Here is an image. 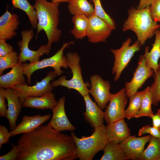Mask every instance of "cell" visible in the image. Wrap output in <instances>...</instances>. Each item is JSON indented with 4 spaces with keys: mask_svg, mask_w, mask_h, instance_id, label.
Listing matches in <instances>:
<instances>
[{
    "mask_svg": "<svg viewBox=\"0 0 160 160\" xmlns=\"http://www.w3.org/2000/svg\"><path fill=\"white\" fill-rule=\"evenodd\" d=\"M17 160H73L76 148L71 136L41 125L19 138Z\"/></svg>",
    "mask_w": 160,
    "mask_h": 160,
    "instance_id": "cell-1",
    "label": "cell"
},
{
    "mask_svg": "<svg viewBox=\"0 0 160 160\" xmlns=\"http://www.w3.org/2000/svg\"><path fill=\"white\" fill-rule=\"evenodd\" d=\"M59 4L46 0H36L34 6L38 20L36 37L39 33L44 31L48 39L46 46L50 50L52 44L59 41L62 34L61 31L58 28Z\"/></svg>",
    "mask_w": 160,
    "mask_h": 160,
    "instance_id": "cell-2",
    "label": "cell"
},
{
    "mask_svg": "<svg viewBox=\"0 0 160 160\" xmlns=\"http://www.w3.org/2000/svg\"><path fill=\"white\" fill-rule=\"evenodd\" d=\"M128 16L124 22L122 31H133L136 34L140 46L143 45L147 39L153 37L160 25L152 18L150 6L140 10L131 7L128 9Z\"/></svg>",
    "mask_w": 160,
    "mask_h": 160,
    "instance_id": "cell-3",
    "label": "cell"
},
{
    "mask_svg": "<svg viewBox=\"0 0 160 160\" xmlns=\"http://www.w3.org/2000/svg\"><path fill=\"white\" fill-rule=\"evenodd\" d=\"M92 135L88 137H77L74 132L71 135L75 142L77 158L80 160H92L100 151L103 150L109 142L106 126L96 128Z\"/></svg>",
    "mask_w": 160,
    "mask_h": 160,
    "instance_id": "cell-4",
    "label": "cell"
},
{
    "mask_svg": "<svg viewBox=\"0 0 160 160\" xmlns=\"http://www.w3.org/2000/svg\"><path fill=\"white\" fill-rule=\"evenodd\" d=\"M68 65L71 71L72 77L69 80L66 76L62 75L58 79L53 81L52 84L54 87L62 86L68 89H73L77 91L82 96L89 94L88 84L84 83L83 79L80 57L76 52H68L66 54Z\"/></svg>",
    "mask_w": 160,
    "mask_h": 160,
    "instance_id": "cell-5",
    "label": "cell"
},
{
    "mask_svg": "<svg viewBox=\"0 0 160 160\" xmlns=\"http://www.w3.org/2000/svg\"><path fill=\"white\" fill-rule=\"evenodd\" d=\"M73 44V41L65 43L60 49L50 57L28 63H23L24 73L27 77L28 83L29 84H31V77L35 71L46 67L53 68L58 76L62 74L63 72L61 70V68H68L66 57L63 54L64 51L68 46Z\"/></svg>",
    "mask_w": 160,
    "mask_h": 160,
    "instance_id": "cell-6",
    "label": "cell"
},
{
    "mask_svg": "<svg viewBox=\"0 0 160 160\" xmlns=\"http://www.w3.org/2000/svg\"><path fill=\"white\" fill-rule=\"evenodd\" d=\"M131 41V38H128L123 42L119 49L110 50L114 57L112 68V74H115L114 81L119 79L122 71L127 66L134 54L140 50V45L138 41L130 45Z\"/></svg>",
    "mask_w": 160,
    "mask_h": 160,
    "instance_id": "cell-7",
    "label": "cell"
},
{
    "mask_svg": "<svg viewBox=\"0 0 160 160\" xmlns=\"http://www.w3.org/2000/svg\"><path fill=\"white\" fill-rule=\"evenodd\" d=\"M58 76L54 71L49 72L42 80L32 86L26 84L12 87L18 96L22 104L25 99L29 96H39L52 92L54 89L51 81Z\"/></svg>",
    "mask_w": 160,
    "mask_h": 160,
    "instance_id": "cell-8",
    "label": "cell"
},
{
    "mask_svg": "<svg viewBox=\"0 0 160 160\" xmlns=\"http://www.w3.org/2000/svg\"><path fill=\"white\" fill-rule=\"evenodd\" d=\"M21 33L22 40L17 43L20 50L18 55L19 63H23L26 61H28L30 63L39 61L42 55L49 54L50 50L45 45H42L36 51L31 50L29 48V43L34 35L32 28L22 31Z\"/></svg>",
    "mask_w": 160,
    "mask_h": 160,
    "instance_id": "cell-9",
    "label": "cell"
},
{
    "mask_svg": "<svg viewBox=\"0 0 160 160\" xmlns=\"http://www.w3.org/2000/svg\"><path fill=\"white\" fill-rule=\"evenodd\" d=\"M127 98L124 88L116 94L111 93L109 103L106 106L104 112V119L107 124L125 118Z\"/></svg>",
    "mask_w": 160,
    "mask_h": 160,
    "instance_id": "cell-10",
    "label": "cell"
},
{
    "mask_svg": "<svg viewBox=\"0 0 160 160\" xmlns=\"http://www.w3.org/2000/svg\"><path fill=\"white\" fill-rule=\"evenodd\" d=\"M154 73L153 70L146 64L144 55H140L133 78L130 82L125 84L124 89L127 97L137 92L145 81L153 76Z\"/></svg>",
    "mask_w": 160,
    "mask_h": 160,
    "instance_id": "cell-11",
    "label": "cell"
},
{
    "mask_svg": "<svg viewBox=\"0 0 160 160\" xmlns=\"http://www.w3.org/2000/svg\"><path fill=\"white\" fill-rule=\"evenodd\" d=\"M90 80L91 87L89 92L93 97L98 105L103 109L110 100L111 94L110 92V83L97 74L91 76Z\"/></svg>",
    "mask_w": 160,
    "mask_h": 160,
    "instance_id": "cell-12",
    "label": "cell"
},
{
    "mask_svg": "<svg viewBox=\"0 0 160 160\" xmlns=\"http://www.w3.org/2000/svg\"><path fill=\"white\" fill-rule=\"evenodd\" d=\"M89 20L86 36L89 41L93 43L105 42L112 30L94 13L89 17Z\"/></svg>",
    "mask_w": 160,
    "mask_h": 160,
    "instance_id": "cell-13",
    "label": "cell"
},
{
    "mask_svg": "<svg viewBox=\"0 0 160 160\" xmlns=\"http://www.w3.org/2000/svg\"><path fill=\"white\" fill-rule=\"evenodd\" d=\"M65 97L63 96L60 98L57 105L52 110L53 115L51 119L47 124L57 132L66 130L73 131L76 127L68 120L66 115L65 104Z\"/></svg>",
    "mask_w": 160,
    "mask_h": 160,
    "instance_id": "cell-14",
    "label": "cell"
},
{
    "mask_svg": "<svg viewBox=\"0 0 160 160\" xmlns=\"http://www.w3.org/2000/svg\"><path fill=\"white\" fill-rule=\"evenodd\" d=\"M151 137L150 135L140 137L130 135L120 143L128 159L139 160L145 145L149 142Z\"/></svg>",
    "mask_w": 160,
    "mask_h": 160,
    "instance_id": "cell-15",
    "label": "cell"
},
{
    "mask_svg": "<svg viewBox=\"0 0 160 160\" xmlns=\"http://www.w3.org/2000/svg\"><path fill=\"white\" fill-rule=\"evenodd\" d=\"M5 95L7 102L6 117L8 119L11 130L16 127V122L23 107L20 98L12 88L6 89Z\"/></svg>",
    "mask_w": 160,
    "mask_h": 160,
    "instance_id": "cell-16",
    "label": "cell"
},
{
    "mask_svg": "<svg viewBox=\"0 0 160 160\" xmlns=\"http://www.w3.org/2000/svg\"><path fill=\"white\" fill-rule=\"evenodd\" d=\"M83 97L86 106V111L83 114L86 121L94 129L103 125L104 112L91 99L89 94Z\"/></svg>",
    "mask_w": 160,
    "mask_h": 160,
    "instance_id": "cell-17",
    "label": "cell"
},
{
    "mask_svg": "<svg viewBox=\"0 0 160 160\" xmlns=\"http://www.w3.org/2000/svg\"><path fill=\"white\" fill-rule=\"evenodd\" d=\"M19 16L7 10L0 17V39L9 40L16 36L20 24Z\"/></svg>",
    "mask_w": 160,
    "mask_h": 160,
    "instance_id": "cell-18",
    "label": "cell"
},
{
    "mask_svg": "<svg viewBox=\"0 0 160 160\" xmlns=\"http://www.w3.org/2000/svg\"><path fill=\"white\" fill-rule=\"evenodd\" d=\"M50 114L44 116L37 115L33 116H24L21 122L10 132L12 136L30 132L50 119Z\"/></svg>",
    "mask_w": 160,
    "mask_h": 160,
    "instance_id": "cell-19",
    "label": "cell"
},
{
    "mask_svg": "<svg viewBox=\"0 0 160 160\" xmlns=\"http://www.w3.org/2000/svg\"><path fill=\"white\" fill-rule=\"evenodd\" d=\"M109 142L120 143L130 135V130L124 118L114 121L106 126Z\"/></svg>",
    "mask_w": 160,
    "mask_h": 160,
    "instance_id": "cell-20",
    "label": "cell"
},
{
    "mask_svg": "<svg viewBox=\"0 0 160 160\" xmlns=\"http://www.w3.org/2000/svg\"><path fill=\"white\" fill-rule=\"evenodd\" d=\"M23 63H19L6 74L0 76V87L6 89L26 84Z\"/></svg>",
    "mask_w": 160,
    "mask_h": 160,
    "instance_id": "cell-21",
    "label": "cell"
},
{
    "mask_svg": "<svg viewBox=\"0 0 160 160\" xmlns=\"http://www.w3.org/2000/svg\"><path fill=\"white\" fill-rule=\"evenodd\" d=\"M54 94L50 92L39 96H29L22 103L23 107L41 110H52L57 104Z\"/></svg>",
    "mask_w": 160,
    "mask_h": 160,
    "instance_id": "cell-22",
    "label": "cell"
},
{
    "mask_svg": "<svg viewBox=\"0 0 160 160\" xmlns=\"http://www.w3.org/2000/svg\"><path fill=\"white\" fill-rule=\"evenodd\" d=\"M156 38L152 47L149 52V47L146 46L144 55L146 65L151 68L155 72L160 66L158 61L160 58V30L157 29L155 32Z\"/></svg>",
    "mask_w": 160,
    "mask_h": 160,
    "instance_id": "cell-23",
    "label": "cell"
},
{
    "mask_svg": "<svg viewBox=\"0 0 160 160\" xmlns=\"http://www.w3.org/2000/svg\"><path fill=\"white\" fill-rule=\"evenodd\" d=\"M68 3L69 11L73 16L84 15L89 17L94 13L93 4L87 0H69Z\"/></svg>",
    "mask_w": 160,
    "mask_h": 160,
    "instance_id": "cell-24",
    "label": "cell"
},
{
    "mask_svg": "<svg viewBox=\"0 0 160 160\" xmlns=\"http://www.w3.org/2000/svg\"><path fill=\"white\" fill-rule=\"evenodd\" d=\"M103 151L104 153L100 160L128 159L120 143L109 142Z\"/></svg>",
    "mask_w": 160,
    "mask_h": 160,
    "instance_id": "cell-25",
    "label": "cell"
},
{
    "mask_svg": "<svg viewBox=\"0 0 160 160\" xmlns=\"http://www.w3.org/2000/svg\"><path fill=\"white\" fill-rule=\"evenodd\" d=\"M74 25L71 33L77 39H81L87 36L89 17L84 15H74L72 18Z\"/></svg>",
    "mask_w": 160,
    "mask_h": 160,
    "instance_id": "cell-26",
    "label": "cell"
},
{
    "mask_svg": "<svg viewBox=\"0 0 160 160\" xmlns=\"http://www.w3.org/2000/svg\"><path fill=\"white\" fill-rule=\"evenodd\" d=\"M160 157V138L151 136L147 148L141 154V160H158Z\"/></svg>",
    "mask_w": 160,
    "mask_h": 160,
    "instance_id": "cell-27",
    "label": "cell"
},
{
    "mask_svg": "<svg viewBox=\"0 0 160 160\" xmlns=\"http://www.w3.org/2000/svg\"><path fill=\"white\" fill-rule=\"evenodd\" d=\"M11 0L13 7L23 11L28 16L33 28H36L38 20L34 6L31 5L27 0Z\"/></svg>",
    "mask_w": 160,
    "mask_h": 160,
    "instance_id": "cell-28",
    "label": "cell"
},
{
    "mask_svg": "<svg viewBox=\"0 0 160 160\" xmlns=\"http://www.w3.org/2000/svg\"><path fill=\"white\" fill-rule=\"evenodd\" d=\"M144 92V90L137 92L129 97V105L125 111L124 118L129 120L134 117L140 109Z\"/></svg>",
    "mask_w": 160,
    "mask_h": 160,
    "instance_id": "cell-29",
    "label": "cell"
},
{
    "mask_svg": "<svg viewBox=\"0 0 160 160\" xmlns=\"http://www.w3.org/2000/svg\"><path fill=\"white\" fill-rule=\"evenodd\" d=\"M144 90L140 109L134 117L137 118L143 116L150 118L153 114L151 108L152 101L150 87H148Z\"/></svg>",
    "mask_w": 160,
    "mask_h": 160,
    "instance_id": "cell-30",
    "label": "cell"
},
{
    "mask_svg": "<svg viewBox=\"0 0 160 160\" xmlns=\"http://www.w3.org/2000/svg\"><path fill=\"white\" fill-rule=\"evenodd\" d=\"M91 0L94 4V13L103 20L112 30L115 29L116 25L114 20L103 9L100 0Z\"/></svg>",
    "mask_w": 160,
    "mask_h": 160,
    "instance_id": "cell-31",
    "label": "cell"
},
{
    "mask_svg": "<svg viewBox=\"0 0 160 160\" xmlns=\"http://www.w3.org/2000/svg\"><path fill=\"white\" fill-rule=\"evenodd\" d=\"M19 57L17 53L13 51L7 54L0 57V74L5 70L12 68L18 64Z\"/></svg>",
    "mask_w": 160,
    "mask_h": 160,
    "instance_id": "cell-32",
    "label": "cell"
},
{
    "mask_svg": "<svg viewBox=\"0 0 160 160\" xmlns=\"http://www.w3.org/2000/svg\"><path fill=\"white\" fill-rule=\"evenodd\" d=\"M154 82L150 88L152 105L156 106L160 102V66L153 75Z\"/></svg>",
    "mask_w": 160,
    "mask_h": 160,
    "instance_id": "cell-33",
    "label": "cell"
},
{
    "mask_svg": "<svg viewBox=\"0 0 160 160\" xmlns=\"http://www.w3.org/2000/svg\"><path fill=\"white\" fill-rule=\"evenodd\" d=\"M146 134H149L151 136L160 138V130L150 125H146L141 128L138 131V136H140Z\"/></svg>",
    "mask_w": 160,
    "mask_h": 160,
    "instance_id": "cell-34",
    "label": "cell"
},
{
    "mask_svg": "<svg viewBox=\"0 0 160 160\" xmlns=\"http://www.w3.org/2000/svg\"><path fill=\"white\" fill-rule=\"evenodd\" d=\"M150 12L154 21L160 22V0H155L151 5Z\"/></svg>",
    "mask_w": 160,
    "mask_h": 160,
    "instance_id": "cell-35",
    "label": "cell"
},
{
    "mask_svg": "<svg viewBox=\"0 0 160 160\" xmlns=\"http://www.w3.org/2000/svg\"><path fill=\"white\" fill-rule=\"evenodd\" d=\"M12 148L6 154L0 156V160H17L19 153V149L17 145L12 144Z\"/></svg>",
    "mask_w": 160,
    "mask_h": 160,
    "instance_id": "cell-36",
    "label": "cell"
},
{
    "mask_svg": "<svg viewBox=\"0 0 160 160\" xmlns=\"http://www.w3.org/2000/svg\"><path fill=\"white\" fill-rule=\"evenodd\" d=\"M6 90V89H5L1 88H0V116L1 117L6 116L7 111L5 103Z\"/></svg>",
    "mask_w": 160,
    "mask_h": 160,
    "instance_id": "cell-37",
    "label": "cell"
},
{
    "mask_svg": "<svg viewBox=\"0 0 160 160\" xmlns=\"http://www.w3.org/2000/svg\"><path fill=\"white\" fill-rule=\"evenodd\" d=\"M11 137L10 132L4 126L0 125V148L4 144L9 143V138Z\"/></svg>",
    "mask_w": 160,
    "mask_h": 160,
    "instance_id": "cell-38",
    "label": "cell"
},
{
    "mask_svg": "<svg viewBox=\"0 0 160 160\" xmlns=\"http://www.w3.org/2000/svg\"><path fill=\"white\" fill-rule=\"evenodd\" d=\"M13 51V47L7 43L6 40L0 39V57L4 56Z\"/></svg>",
    "mask_w": 160,
    "mask_h": 160,
    "instance_id": "cell-39",
    "label": "cell"
},
{
    "mask_svg": "<svg viewBox=\"0 0 160 160\" xmlns=\"http://www.w3.org/2000/svg\"><path fill=\"white\" fill-rule=\"evenodd\" d=\"M152 121V126L160 130V109H158L155 114L151 116Z\"/></svg>",
    "mask_w": 160,
    "mask_h": 160,
    "instance_id": "cell-40",
    "label": "cell"
},
{
    "mask_svg": "<svg viewBox=\"0 0 160 160\" xmlns=\"http://www.w3.org/2000/svg\"><path fill=\"white\" fill-rule=\"evenodd\" d=\"M155 0H140V2L137 9L140 10L150 6Z\"/></svg>",
    "mask_w": 160,
    "mask_h": 160,
    "instance_id": "cell-41",
    "label": "cell"
},
{
    "mask_svg": "<svg viewBox=\"0 0 160 160\" xmlns=\"http://www.w3.org/2000/svg\"><path fill=\"white\" fill-rule=\"evenodd\" d=\"M52 2L55 4L60 3V2H68L69 0H52Z\"/></svg>",
    "mask_w": 160,
    "mask_h": 160,
    "instance_id": "cell-42",
    "label": "cell"
},
{
    "mask_svg": "<svg viewBox=\"0 0 160 160\" xmlns=\"http://www.w3.org/2000/svg\"><path fill=\"white\" fill-rule=\"evenodd\" d=\"M158 160H160V157L158 159Z\"/></svg>",
    "mask_w": 160,
    "mask_h": 160,
    "instance_id": "cell-43",
    "label": "cell"
}]
</instances>
